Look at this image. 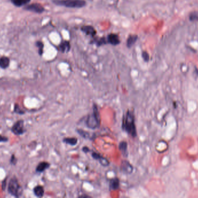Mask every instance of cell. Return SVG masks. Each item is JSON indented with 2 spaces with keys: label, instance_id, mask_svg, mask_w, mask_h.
I'll return each mask as SVG.
<instances>
[{
  "label": "cell",
  "instance_id": "6da1fadb",
  "mask_svg": "<svg viewBox=\"0 0 198 198\" xmlns=\"http://www.w3.org/2000/svg\"><path fill=\"white\" fill-rule=\"evenodd\" d=\"M122 128L133 138L137 136V130L135 124V118L133 112L128 110L123 116Z\"/></svg>",
  "mask_w": 198,
  "mask_h": 198
},
{
  "label": "cell",
  "instance_id": "7a4b0ae2",
  "mask_svg": "<svg viewBox=\"0 0 198 198\" xmlns=\"http://www.w3.org/2000/svg\"><path fill=\"white\" fill-rule=\"evenodd\" d=\"M100 116L98 108L96 105L93 106V112L89 115L85 121V124L89 128L95 130L99 128L100 126Z\"/></svg>",
  "mask_w": 198,
  "mask_h": 198
},
{
  "label": "cell",
  "instance_id": "3957f363",
  "mask_svg": "<svg viewBox=\"0 0 198 198\" xmlns=\"http://www.w3.org/2000/svg\"><path fill=\"white\" fill-rule=\"evenodd\" d=\"M52 2L59 6L72 8H81L86 4L84 0H53Z\"/></svg>",
  "mask_w": 198,
  "mask_h": 198
},
{
  "label": "cell",
  "instance_id": "277c9868",
  "mask_svg": "<svg viewBox=\"0 0 198 198\" xmlns=\"http://www.w3.org/2000/svg\"><path fill=\"white\" fill-rule=\"evenodd\" d=\"M8 191L11 195L19 197L22 193V188L18 182V180L16 177H12L10 182L8 188Z\"/></svg>",
  "mask_w": 198,
  "mask_h": 198
},
{
  "label": "cell",
  "instance_id": "5b68a950",
  "mask_svg": "<svg viewBox=\"0 0 198 198\" xmlns=\"http://www.w3.org/2000/svg\"><path fill=\"white\" fill-rule=\"evenodd\" d=\"M11 131L14 134L16 135H20L24 134V132H25V130L24 128V121L22 120L17 121L12 126Z\"/></svg>",
  "mask_w": 198,
  "mask_h": 198
},
{
  "label": "cell",
  "instance_id": "8992f818",
  "mask_svg": "<svg viewBox=\"0 0 198 198\" xmlns=\"http://www.w3.org/2000/svg\"><path fill=\"white\" fill-rule=\"evenodd\" d=\"M25 10L26 11L33 12L37 14H42L45 11V8L38 3H34L28 6H26Z\"/></svg>",
  "mask_w": 198,
  "mask_h": 198
},
{
  "label": "cell",
  "instance_id": "52a82bcc",
  "mask_svg": "<svg viewBox=\"0 0 198 198\" xmlns=\"http://www.w3.org/2000/svg\"><path fill=\"white\" fill-rule=\"evenodd\" d=\"M121 170L125 174H130L133 171V167L128 161L123 160L121 164Z\"/></svg>",
  "mask_w": 198,
  "mask_h": 198
},
{
  "label": "cell",
  "instance_id": "ba28073f",
  "mask_svg": "<svg viewBox=\"0 0 198 198\" xmlns=\"http://www.w3.org/2000/svg\"><path fill=\"white\" fill-rule=\"evenodd\" d=\"M92 157L99 161L101 165L104 167H107L110 165V162L105 157H103L100 154L96 152H93L92 153Z\"/></svg>",
  "mask_w": 198,
  "mask_h": 198
},
{
  "label": "cell",
  "instance_id": "9c48e42d",
  "mask_svg": "<svg viewBox=\"0 0 198 198\" xmlns=\"http://www.w3.org/2000/svg\"><path fill=\"white\" fill-rule=\"evenodd\" d=\"M107 43L110 44L113 46H117L120 44V40L117 34H110L107 36Z\"/></svg>",
  "mask_w": 198,
  "mask_h": 198
},
{
  "label": "cell",
  "instance_id": "30bf717a",
  "mask_svg": "<svg viewBox=\"0 0 198 198\" xmlns=\"http://www.w3.org/2000/svg\"><path fill=\"white\" fill-rule=\"evenodd\" d=\"M81 30L88 36L94 37L96 34V31L93 27L91 26H84L81 27Z\"/></svg>",
  "mask_w": 198,
  "mask_h": 198
},
{
  "label": "cell",
  "instance_id": "8fae6325",
  "mask_svg": "<svg viewBox=\"0 0 198 198\" xmlns=\"http://www.w3.org/2000/svg\"><path fill=\"white\" fill-rule=\"evenodd\" d=\"M120 186V181L119 178H114L110 179L109 188L110 190H115L119 188Z\"/></svg>",
  "mask_w": 198,
  "mask_h": 198
},
{
  "label": "cell",
  "instance_id": "7c38bea8",
  "mask_svg": "<svg viewBox=\"0 0 198 198\" xmlns=\"http://www.w3.org/2000/svg\"><path fill=\"white\" fill-rule=\"evenodd\" d=\"M119 149L124 157L128 156L127 143L126 141H121L119 144Z\"/></svg>",
  "mask_w": 198,
  "mask_h": 198
},
{
  "label": "cell",
  "instance_id": "4fadbf2b",
  "mask_svg": "<svg viewBox=\"0 0 198 198\" xmlns=\"http://www.w3.org/2000/svg\"><path fill=\"white\" fill-rule=\"evenodd\" d=\"M70 44L68 41H64L59 46V50L63 53L68 52L70 50Z\"/></svg>",
  "mask_w": 198,
  "mask_h": 198
},
{
  "label": "cell",
  "instance_id": "5bb4252c",
  "mask_svg": "<svg viewBox=\"0 0 198 198\" xmlns=\"http://www.w3.org/2000/svg\"><path fill=\"white\" fill-rule=\"evenodd\" d=\"M50 164L47 161H42L36 167V171L38 172H42L47 169L49 168Z\"/></svg>",
  "mask_w": 198,
  "mask_h": 198
},
{
  "label": "cell",
  "instance_id": "9a60e30c",
  "mask_svg": "<svg viewBox=\"0 0 198 198\" xmlns=\"http://www.w3.org/2000/svg\"><path fill=\"white\" fill-rule=\"evenodd\" d=\"M10 64V59L7 57H2L0 58V68L5 69L8 68Z\"/></svg>",
  "mask_w": 198,
  "mask_h": 198
},
{
  "label": "cell",
  "instance_id": "2e32d148",
  "mask_svg": "<svg viewBox=\"0 0 198 198\" xmlns=\"http://www.w3.org/2000/svg\"><path fill=\"white\" fill-rule=\"evenodd\" d=\"M31 0H11V3L17 7H21L27 5Z\"/></svg>",
  "mask_w": 198,
  "mask_h": 198
},
{
  "label": "cell",
  "instance_id": "e0dca14e",
  "mask_svg": "<svg viewBox=\"0 0 198 198\" xmlns=\"http://www.w3.org/2000/svg\"><path fill=\"white\" fill-rule=\"evenodd\" d=\"M34 193L35 195L38 197H41L44 195V189L42 186L37 185L34 188Z\"/></svg>",
  "mask_w": 198,
  "mask_h": 198
},
{
  "label": "cell",
  "instance_id": "ac0fdd59",
  "mask_svg": "<svg viewBox=\"0 0 198 198\" xmlns=\"http://www.w3.org/2000/svg\"><path fill=\"white\" fill-rule=\"evenodd\" d=\"M138 39V36L137 35H131L127 40V47L128 48H131L136 42Z\"/></svg>",
  "mask_w": 198,
  "mask_h": 198
},
{
  "label": "cell",
  "instance_id": "d6986e66",
  "mask_svg": "<svg viewBox=\"0 0 198 198\" xmlns=\"http://www.w3.org/2000/svg\"><path fill=\"white\" fill-rule=\"evenodd\" d=\"M63 142L71 146H75L77 144L78 139L76 138H64L63 139Z\"/></svg>",
  "mask_w": 198,
  "mask_h": 198
},
{
  "label": "cell",
  "instance_id": "ffe728a7",
  "mask_svg": "<svg viewBox=\"0 0 198 198\" xmlns=\"http://www.w3.org/2000/svg\"><path fill=\"white\" fill-rule=\"evenodd\" d=\"M77 133L81 135L82 137H83L84 138H85V139H90L91 136H90V134H89V132L84 130H82V129H77Z\"/></svg>",
  "mask_w": 198,
  "mask_h": 198
},
{
  "label": "cell",
  "instance_id": "44dd1931",
  "mask_svg": "<svg viewBox=\"0 0 198 198\" xmlns=\"http://www.w3.org/2000/svg\"><path fill=\"white\" fill-rule=\"evenodd\" d=\"M36 46L38 48V54L40 56H42L43 53H44V45L42 43V42L40 41H38L36 42Z\"/></svg>",
  "mask_w": 198,
  "mask_h": 198
},
{
  "label": "cell",
  "instance_id": "7402d4cb",
  "mask_svg": "<svg viewBox=\"0 0 198 198\" xmlns=\"http://www.w3.org/2000/svg\"><path fill=\"white\" fill-rule=\"evenodd\" d=\"M107 43V41L106 40V38H104V37H103V38H101V39H99L96 41V44H97V46L98 47H100V46L104 45V44H106Z\"/></svg>",
  "mask_w": 198,
  "mask_h": 198
},
{
  "label": "cell",
  "instance_id": "603a6c76",
  "mask_svg": "<svg viewBox=\"0 0 198 198\" xmlns=\"http://www.w3.org/2000/svg\"><path fill=\"white\" fill-rule=\"evenodd\" d=\"M14 112H15V113H18V114H20V115H23V114L25 113V112L23 110H22V109L20 108L19 105H17V104H15V107H14Z\"/></svg>",
  "mask_w": 198,
  "mask_h": 198
},
{
  "label": "cell",
  "instance_id": "cb8c5ba5",
  "mask_svg": "<svg viewBox=\"0 0 198 198\" xmlns=\"http://www.w3.org/2000/svg\"><path fill=\"white\" fill-rule=\"evenodd\" d=\"M142 57L145 62H148L149 60V55L148 52L144 51L142 53Z\"/></svg>",
  "mask_w": 198,
  "mask_h": 198
},
{
  "label": "cell",
  "instance_id": "d4e9b609",
  "mask_svg": "<svg viewBox=\"0 0 198 198\" xmlns=\"http://www.w3.org/2000/svg\"><path fill=\"white\" fill-rule=\"evenodd\" d=\"M17 161H18V160H17L16 157H15V155H12L11 156V160H10V163L12 165H16Z\"/></svg>",
  "mask_w": 198,
  "mask_h": 198
},
{
  "label": "cell",
  "instance_id": "484cf974",
  "mask_svg": "<svg viewBox=\"0 0 198 198\" xmlns=\"http://www.w3.org/2000/svg\"><path fill=\"white\" fill-rule=\"evenodd\" d=\"M189 19L190 21H195V20H197L198 19V15L197 14H196L195 13H193L192 14L190 15V17Z\"/></svg>",
  "mask_w": 198,
  "mask_h": 198
},
{
  "label": "cell",
  "instance_id": "4316f807",
  "mask_svg": "<svg viewBox=\"0 0 198 198\" xmlns=\"http://www.w3.org/2000/svg\"><path fill=\"white\" fill-rule=\"evenodd\" d=\"M8 141V138L7 137L0 135V142H6Z\"/></svg>",
  "mask_w": 198,
  "mask_h": 198
},
{
  "label": "cell",
  "instance_id": "83f0119b",
  "mask_svg": "<svg viewBox=\"0 0 198 198\" xmlns=\"http://www.w3.org/2000/svg\"><path fill=\"white\" fill-rule=\"evenodd\" d=\"M6 186H7V178H5L2 182V189L3 190L5 189Z\"/></svg>",
  "mask_w": 198,
  "mask_h": 198
},
{
  "label": "cell",
  "instance_id": "f1b7e54d",
  "mask_svg": "<svg viewBox=\"0 0 198 198\" xmlns=\"http://www.w3.org/2000/svg\"><path fill=\"white\" fill-rule=\"evenodd\" d=\"M82 150H83V152H84V153H87L90 152V149L88 146H84L83 148H82Z\"/></svg>",
  "mask_w": 198,
  "mask_h": 198
},
{
  "label": "cell",
  "instance_id": "f546056e",
  "mask_svg": "<svg viewBox=\"0 0 198 198\" xmlns=\"http://www.w3.org/2000/svg\"><path fill=\"white\" fill-rule=\"evenodd\" d=\"M80 197H90V196H88V195H81L79 196Z\"/></svg>",
  "mask_w": 198,
  "mask_h": 198
},
{
  "label": "cell",
  "instance_id": "4dcf8cb0",
  "mask_svg": "<svg viewBox=\"0 0 198 198\" xmlns=\"http://www.w3.org/2000/svg\"><path fill=\"white\" fill-rule=\"evenodd\" d=\"M197 75H198V70H197Z\"/></svg>",
  "mask_w": 198,
  "mask_h": 198
}]
</instances>
